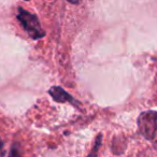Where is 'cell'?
Returning <instances> with one entry per match:
<instances>
[{
  "label": "cell",
  "instance_id": "277c9868",
  "mask_svg": "<svg viewBox=\"0 0 157 157\" xmlns=\"http://www.w3.org/2000/svg\"><path fill=\"white\" fill-rule=\"evenodd\" d=\"M101 136L99 135L98 137H97V139H96V144H95V146H94V148H93V153L90 155H93V154H96V152L98 151V147H99V145H100V142H101Z\"/></svg>",
  "mask_w": 157,
  "mask_h": 157
},
{
  "label": "cell",
  "instance_id": "5b68a950",
  "mask_svg": "<svg viewBox=\"0 0 157 157\" xmlns=\"http://www.w3.org/2000/svg\"><path fill=\"white\" fill-rule=\"evenodd\" d=\"M69 2H71V3H73V5H78V3H80L82 1V0H68Z\"/></svg>",
  "mask_w": 157,
  "mask_h": 157
},
{
  "label": "cell",
  "instance_id": "7a4b0ae2",
  "mask_svg": "<svg viewBox=\"0 0 157 157\" xmlns=\"http://www.w3.org/2000/svg\"><path fill=\"white\" fill-rule=\"evenodd\" d=\"M138 127L143 137L152 140L157 130V112L147 111L140 114L138 118Z\"/></svg>",
  "mask_w": 157,
  "mask_h": 157
},
{
  "label": "cell",
  "instance_id": "6da1fadb",
  "mask_svg": "<svg viewBox=\"0 0 157 157\" xmlns=\"http://www.w3.org/2000/svg\"><path fill=\"white\" fill-rule=\"evenodd\" d=\"M17 18L21 24H22L23 28L27 31V33H28L30 38L37 40L41 39V38H43L45 36V33L43 31L39 20H38L36 15L29 13L28 11L22 9V8H18Z\"/></svg>",
  "mask_w": 157,
  "mask_h": 157
},
{
  "label": "cell",
  "instance_id": "8992f818",
  "mask_svg": "<svg viewBox=\"0 0 157 157\" xmlns=\"http://www.w3.org/2000/svg\"><path fill=\"white\" fill-rule=\"evenodd\" d=\"M2 145H3L2 141H1V140H0V150H1V148H2Z\"/></svg>",
  "mask_w": 157,
  "mask_h": 157
},
{
  "label": "cell",
  "instance_id": "3957f363",
  "mask_svg": "<svg viewBox=\"0 0 157 157\" xmlns=\"http://www.w3.org/2000/svg\"><path fill=\"white\" fill-rule=\"evenodd\" d=\"M48 94L53 97L55 101L57 102H71L73 105H78L75 100L72 98L71 95H69L67 92H66L63 88L59 87V86H54L52 87L50 90H48Z\"/></svg>",
  "mask_w": 157,
  "mask_h": 157
}]
</instances>
